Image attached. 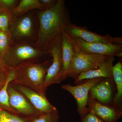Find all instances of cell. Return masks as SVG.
<instances>
[{"label": "cell", "mask_w": 122, "mask_h": 122, "mask_svg": "<svg viewBox=\"0 0 122 122\" xmlns=\"http://www.w3.org/2000/svg\"><path fill=\"white\" fill-rule=\"evenodd\" d=\"M38 18L39 29L34 45L41 50L49 51V46L52 42L71 23L65 1L58 0L54 7L40 11Z\"/></svg>", "instance_id": "1"}, {"label": "cell", "mask_w": 122, "mask_h": 122, "mask_svg": "<svg viewBox=\"0 0 122 122\" xmlns=\"http://www.w3.org/2000/svg\"><path fill=\"white\" fill-rule=\"evenodd\" d=\"M52 59L42 62H24L11 69L14 74L12 82L30 88L41 94L46 95L44 89L45 77Z\"/></svg>", "instance_id": "2"}, {"label": "cell", "mask_w": 122, "mask_h": 122, "mask_svg": "<svg viewBox=\"0 0 122 122\" xmlns=\"http://www.w3.org/2000/svg\"><path fill=\"white\" fill-rule=\"evenodd\" d=\"M51 55L49 51L41 50L35 45L28 42L11 44L5 56V64L9 69L41 57Z\"/></svg>", "instance_id": "3"}, {"label": "cell", "mask_w": 122, "mask_h": 122, "mask_svg": "<svg viewBox=\"0 0 122 122\" xmlns=\"http://www.w3.org/2000/svg\"><path fill=\"white\" fill-rule=\"evenodd\" d=\"M71 41L74 46L75 54L68 70V77L76 80L79 74L96 69L104 61L111 56L84 52L77 47L72 40Z\"/></svg>", "instance_id": "4"}, {"label": "cell", "mask_w": 122, "mask_h": 122, "mask_svg": "<svg viewBox=\"0 0 122 122\" xmlns=\"http://www.w3.org/2000/svg\"><path fill=\"white\" fill-rule=\"evenodd\" d=\"M61 34L52 42L48 49V51L52 57V62L48 68L44 80V89L45 91L50 86L54 84H59L62 81L63 65Z\"/></svg>", "instance_id": "5"}, {"label": "cell", "mask_w": 122, "mask_h": 122, "mask_svg": "<svg viewBox=\"0 0 122 122\" xmlns=\"http://www.w3.org/2000/svg\"><path fill=\"white\" fill-rule=\"evenodd\" d=\"M35 29L34 18L30 13L20 16H13L9 28L12 44L28 42L35 34Z\"/></svg>", "instance_id": "6"}, {"label": "cell", "mask_w": 122, "mask_h": 122, "mask_svg": "<svg viewBox=\"0 0 122 122\" xmlns=\"http://www.w3.org/2000/svg\"><path fill=\"white\" fill-rule=\"evenodd\" d=\"M104 78L91 79L82 81L80 82L82 83L76 86L69 84L62 85L61 86L62 89L69 92L75 99L77 104V111L81 118L88 113L87 107L90 90L93 86Z\"/></svg>", "instance_id": "7"}, {"label": "cell", "mask_w": 122, "mask_h": 122, "mask_svg": "<svg viewBox=\"0 0 122 122\" xmlns=\"http://www.w3.org/2000/svg\"><path fill=\"white\" fill-rule=\"evenodd\" d=\"M65 31L72 36L81 38L89 43H100L122 45V37H112L107 34L102 36L90 31L86 27L71 23L66 27Z\"/></svg>", "instance_id": "8"}, {"label": "cell", "mask_w": 122, "mask_h": 122, "mask_svg": "<svg viewBox=\"0 0 122 122\" xmlns=\"http://www.w3.org/2000/svg\"><path fill=\"white\" fill-rule=\"evenodd\" d=\"M68 36L82 52L90 54L122 56V45H114L100 43H89L79 38L69 35L65 31Z\"/></svg>", "instance_id": "9"}, {"label": "cell", "mask_w": 122, "mask_h": 122, "mask_svg": "<svg viewBox=\"0 0 122 122\" xmlns=\"http://www.w3.org/2000/svg\"><path fill=\"white\" fill-rule=\"evenodd\" d=\"M9 102L20 116L30 117L39 113L24 95L15 89L11 82L8 87Z\"/></svg>", "instance_id": "10"}, {"label": "cell", "mask_w": 122, "mask_h": 122, "mask_svg": "<svg viewBox=\"0 0 122 122\" xmlns=\"http://www.w3.org/2000/svg\"><path fill=\"white\" fill-rule=\"evenodd\" d=\"M11 83L15 89L26 97L39 113H48L57 110L50 102L46 95L41 94L30 88L13 82Z\"/></svg>", "instance_id": "11"}, {"label": "cell", "mask_w": 122, "mask_h": 122, "mask_svg": "<svg viewBox=\"0 0 122 122\" xmlns=\"http://www.w3.org/2000/svg\"><path fill=\"white\" fill-rule=\"evenodd\" d=\"M114 82L113 78L103 79L91 87L89 98L96 100L102 104L113 106L114 97L113 90Z\"/></svg>", "instance_id": "12"}, {"label": "cell", "mask_w": 122, "mask_h": 122, "mask_svg": "<svg viewBox=\"0 0 122 122\" xmlns=\"http://www.w3.org/2000/svg\"><path fill=\"white\" fill-rule=\"evenodd\" d=\"M88 113L97 116L105 122H117L121 116L122 111L112 105L102 104L96 100L89 98Z\"/></svg>", "instance_id": "13"}, {"label": "cell", "mask_w": 122, "mask_h": 122, "mask_svg": "<svg viewBox=\"0 0 122 122\" xmlns=\"http://www.w3.org/2000/svg\"><path fill=\"white\" fill-rule=\"evenodd\" d=\"M114 56H111L96 69L89 71L79 74L74 83L76 85L85 80L98 78H113V68Z\"/></svg>", "instance_id": "14"}, {"label": "cell", "mask_w": 122, "mask_h": 122, "mask_svg": "<svg viewBox=\"0 0 122 122\" xmlns=\"http://www.w3.org/2000/svg\"><path fill=\"white\" fill-rule=\"evenodd\" d=\"M61 48L63 65L61 81H63L68 78V70L75 54L73 44L65 30L61 34Z\"/></svg>", "instance_id": "15"}, {"label": "cell", "mask_w": 122, "mask_h": 122, "mask_svg": "<svg viewBox=\"0 0 122 122\" xmlns=\"http://www.w3.org/2000/svg\"><path fill=\"white\" fill-rule=\"evenodd\" d=\"M113 78L117 90L113 100V105L118 110L122 111V63L121 61L113 66Z\"/></svg>", "instance_id": "16"}, {"label": "cell", "mask_w": 122, "mask_h": 122, "mask_svg": "<svg viewBox=\"0 0 122 122\" xmlns=\"http://www.w3.org/2000/svg\"><path fill=\"white\" fill-rule=\"evenodd\" d=\"M35 9L39 10L40 11L45 10L39 0H21L14 9L13 15L15 17L20 16Z\"/></svg>", "instance_id": "17"}, {"label": "cell", "mask_w": 122, "mask_h": 122, "mask_svg": "<svg viewBox=\"0 0 122 122\" xmlns=\"http://www.w3.org/2000/svg\"><path fill=\"white\" fill-rule=\"evenodd\" d=\"M14 74L13 71L10 69L9 73L6 81L3 87L0 90V109L5 110L19 115L17 112L11 107L9 102L8 87L9 84L14 81Z\"/></svg>", "instance_id": "18"}, {"label": "cell", "mask_w": 122, "mask_h": 122, "mask_svg": "<svg viewBox=\"0 0 122 122\" xmlns=\"http://www.w3.org/2000/svg\"><path fill=\"white\" fill-rule=\"evenodd\" d=\"M28 119L29 122H58L59 112L57 110L48 113H38Z\"/></svg>", "instance_id": "19"}, {"label": "cell", "mask_w": 122, "mask_h": 122, "mask_svg": "<svg viewBox=\"0 0 122 122\" xmlns=\"http://www.w3.org/2000/svg\"><path fill=\"white\" fill-rule=\"evenodd\" d=\"M12 13L4 8L0 11V31L9 34V28Z\"/></svg>", "instance_id": "20"}, {"label": "cell", "mask_w": 122, "mask_h": 122, "mask_svg": "<svg viewBox=\"0 0 122 122\" xmlns=\"http://www.w3.org/2000/svg\"><path fill=\"white\" fill-rule=\"evenodd\" d=\"M28 118L0 109V122H29Z\"/></svg>", "instance_id": "21"}, {"label": "cell", "mask_w": 122, "mask_h": 122, "mask_svg": "<svg viewBox=\"0 0 122 122\" xmlns=\"http://www.w3.org/2000/svg\"><path fill=\"white\" fill-rule=\"evenodd\" d=\"M12 44L10 34L0 31V55L4 59L7 51Z\"/></svg>", "instance_id": "22"}, {"label": "cell", "mask_w": 122, "mask_h": 122, "mask_svg": "<svg viewBox=\"0 0 122 122\" xmlns=\"http://www.w3.org/2000/svg\"><path fill=\"white\" fill-rule=\"evenodd\" d=\"M20 2L17 0H0V4L3 8L12 13L14 9Z\"/></svg>", "instance_id": "23"}, {"label": "cell", "mask_w": 122, "mask_h": 122, "mask_svg": "<svg viewBox=\"0 0 122 122\" xmlns=\"http://www.w3.org/2000/svg\"><path fill=\"white\" fill-rule=\"evenodd\" d=\"M81 122H105L93 113L89 112L81 118Z\"/></svg>", "instance_id": "24"}, {"label": "cell", "mask_w": 122, "mask_h": 122, "mask_svg": "<svg viewBox=\"0 0 122 122\" xmlns=\"http://www.w3.org/2000/svg\"><path fill=\"white\" fill-rule=\"evenodd\" d=\"M44 7V10L49 9L54 7L56 4L58 0H39Z\"/></svg>", "instance_id": "25"}, {"label": "cell", "mask_w": 122, "mask_h": 122, "mask_svg": "<svg viewBox=\"0 0 122 122\" xmlns=\"http://www.w3.org/2000/svg\"><path fill=\"white\" fill-rule=\"evenodd\" d=\"M9 69L0 70V90L4 85L10 72Z\"/></svg>", "instance_id": "26"}, {"label": "cell", "mask_w": 122, "mask_h": 122, "mask_svg": "<svg viewBox=\"0 0 122 122\" xmlns=\"http://www.w3.org/2000/svg\"><path fill=\"white\" fill-rule=\"evenodd\" d=\"M9 69L5 64L4 59L0 55V70Z\"/></svg>", "instance_id": "27"}, {"label": "cell", "mask_w": 122, "mask_h": 122, "mask_svg": "<svg viewBox=\"0 0 122 122\" xmlns=\"http://www.w3.org/2000/svg\"><path fill=\"white\" fill-rule=\"evenodd\" d=\"M2 9H3V8L2 7V5H1L0 4V11L1 10H2Z\"/></svg>", "instance_id": "28"}]
</instances>
